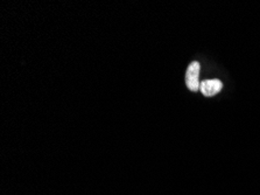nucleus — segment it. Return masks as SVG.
Returning <instances> with one entry per match:
<instances>
[{
	"label": "nucleus",
	"mask_w": 260,
	"mask_h": 195,
	"mask_svg": "<svg viewBox=\"0 0 260 195\" xmlns=\"http://www.w3.org/2000/svg\"><path fill=\"white\" fill-rule=\"evenodd\" d=\"M199 69H201V66L197 61L192 62L187 69L186 85L191 92L196 93L199 90V85H201L199 83Z\"/></svg>",
	"instance_id": "nucleus-1"
},
{
	"label": "nucleus",
	"mask_w": 260,
	"mask_h": 195,
	"mask_svg": "<svg viewBox=\"0 0 260 195\" xmlns=\"http://www.w3.org/2000/svg\"><path fill=\"white\" fill-rule=\"evenodd\" d=\"M223 89L222 81L217 79L205 80L199 85V92H201L205 97H211L217 95V94Z\"/></svg>",
	"instance_id": "nucleus-2"
}]
</instances>
